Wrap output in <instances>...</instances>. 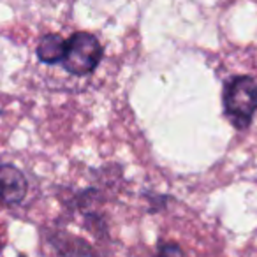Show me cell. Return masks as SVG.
<instances>
[{
	"label": "cell",
	"instance_id": "1",
	"mask_svg": "<svg viewBox=\"0 0 257 257\" xmlns=\"http://www.w3.org/2000/svg\"><path fill=\"white\" fill-rule=\"evenodd\" d=\"M222 100L227 120L238 131H245L257 111V81L250 76H234L225 83Z\"/></svg>",
	"mask_w": 257,
	"mask_h": 257
},
{
	"label": "cell",
	"instance_id": "3",
	"mask_svg": "<svg viewBox=\"0 0 257 257\" xmlns=\"http://www.w3.org/2000/svg\"><path fill=\"white\" fill-rule=\"evenodd\" d=\"M29 183L18 168L11 164L0 166V204L16 206L27 196Z\"/></svg>",
	"mask_w": 257,
	"mask_h": 257
},
{
	"label": "cell",
	"instance_id": "2",
	"mask_svg": "<svg viewBox=\"0 0 257 257\" xmlns=\"http://www.w3.org/2000/svg\"><path fill=\"white\" fill-rule=\"evenodd\" d=\"M102 46L90 32H76L65 41V55L60 64L69 74H92L102 60Z\"/></svg>",
	"mask_w": 257,
	"mask_h": 257
},
{
	"label": "cell",
	"instance_id": "5",
	"mask_svg": "<svg viewBox=\"0 0 257 257\" xmlns=\"http://www.w3.org/2000/svg\"><path fill=\"white\" fill-rule=\"evenodd\" d=\"M159 252L161 253H182V248H178L176 245H169V246L162 245L161 248H159Z\"/></svg>",
	"mask_w": 257,
	"mask_h": 257
},
{
	"label": "cell",
	"instance_id": "4",
	"mask_svg": "<svg viewBox=\"0 0 257 257\" xmlns=\"http://www.w3.org/2000/svg\"><path fill=\"white\" fill-rule=\"evenodd\" d=\"M37 58L43 64L55 65L60 64L65 55V39L58 34H48L37 44Z\"/></svg>",
	"mask_w": 257,
	"mask_h": 257
},
{
	"label": "cell",
	"instance_id": "6",
	"mask_svg": "<svg viewBox=\"0 0 257 257\" xmlns=\"http://www.w3.org/2000/svg\"><path fill=\"white\" fill-rule=\"evenodd\" d=\"M0 252H2V241H0Z\"/></svg>",
	"mask_w": 257,
	"mask_h": 257
}]
</instances>
